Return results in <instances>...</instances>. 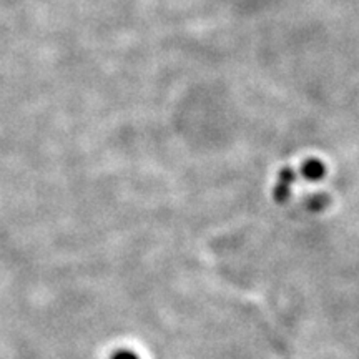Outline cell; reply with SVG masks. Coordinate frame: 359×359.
<instances>
[{
    "instance_id": "6da1fadb",
    "label": "cell",
    "mask_w": 359,
    "mask_h": 359,
    "mask_svg": "<svg viewBox=\"0 0 359 359\" xmlns=\"http://www.w3.org/2000/svg\"><path fill=\"white\" fill-rule=\"evenodd\" d=\"M303 172H304V177L309 180H320L325 177V167H323V163H320V161L316 160L308 161V163L303 167Z\"/></svg>"
},
{
    "instance_id": "7a4b0ae2",
    "label": "cell",
    "mask_w": 359,
    "mask_h": 359,
    "mask_svg": "<svg viewBox=\"0 0 359 359\" xmlns=\"http://www.w3.org/2000/svg\"><path fill=\"white\" fill-rule=\"evenodd\" d=\"M114 359H138V356L135 353H130V351H122V353H116Z\"/></svg>"
}]
</instances>
